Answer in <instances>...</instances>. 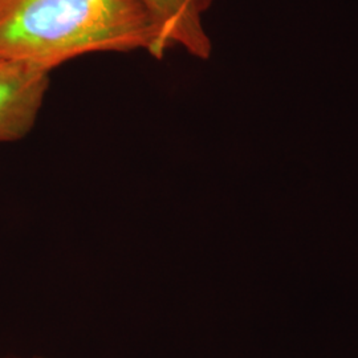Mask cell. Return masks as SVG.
<instances>
[{"label":"cell","instance_id":"cell-1","mask_svg":"<svg viewBox=\"0 0 358 358\" xmlns=\"http://www.w3.org/2000/svg\"><path fill=\"white\" fill-rule=\"evenodd\" d=\"M166 50L141 0H0V59L43 72L96 52Z\"/></svg>","mask_w":358,"mask_h":358},{"label":"cell","instance_id":"cell-3","mask_svg":"<svg viewBox=\"0 0 358 358\" xmlns=\"http://www.w3.org/2000/svg\"><path fill=\"white\" fill-rule=\"evenodd\" d=\"M152 15L166 52L180 47L194 57L208 59L211 41L203 27V15L211 0H141Z\"/></svg>","mask_w":358,"mask_h":358},{"label":"cell","instance_id":"cell-4","mask_svg":"<svg viewBox=\"0 0 358 358\" xmlns=\"http://www.w3.org/2000/svg\"><path fill=\"white\" fill-rule=\"evenodd\" d=\"M34 358H40V357H34Z\"/></svg>","mask_w":358,"mask_h":358},{"label":"cell","instance_id":"cell-2","mask_svg":"<svg viewBox=\"0 0 358 358\" xmlns=\"http://www.w3.org/2000/svg\"><path fill=\"white\" fill-rule=\"evenodd\" d=\"M48 88L50 73L0 59V143L31 133Z\"/></svg>","mask_w":358,"mask_h":358}]
</instances>
